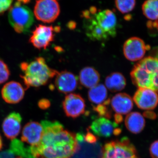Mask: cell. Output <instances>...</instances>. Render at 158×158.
Returning a JSON list of instances; mask_svg holds the SVG:
<instances>
[{
  "mask_svg": "<svg viewBox=\"0 0 158 158\" xmlns=\"http://www.w3.org/2000/svg\"><path fill=\"white\" fill-rule=\"evenodd\" d=\"M43 132L36 146L30 147L35 158H71L77 149L76 135L64 129L58 121L41 122Z\"/></svg>",
  "mask_w": 158,
  "mask_h": 158,
  "instance_id": "cell-1",
  "label": "cell"
},
{
  "mask_svg": "<svg viewBox=\"0 0 158 158\" xmlns=\"http://www.w3.org/2000/svg\"><path fill=\"white\" fill-rule=\"evenodd\" d=\"M94 7L83 13L86 34L92 40L103 41L115 37L117 18L110 9L99 11Z\"/></svg>",
  "mask_w": 158,
  "mask_h": 158,
  "instance_id": "cell-2",
  "label": "cell"
},
{
  "mask_svg": "<svg viewBox=\"0 0 158 158\" xmlns=\"http://www.w3.org/2000/svg\"><path fill=\"white\" fill-rule=\"evenodd\" d=\"M20 68L23 73L20 77L27 88L45 85L59 72L50 68L44 58L40 57L30 62H22Z\"/></svg>",
  "mask_w": 158,
  "mask_h": 158,
  "instance_id": "cell-3",
  "label": "cell"
},
{
  "mask_svg": "<svg viewBox=\"0 0 158 158\" xmlns=\"http://www.w3.org/2000/svg\"><path fill=\"white\" fill-rule=\"evenodd\" d=\"M133 84L138 88H147L158 93V59L148 56L141 59L131 72Z\"/></svg>",
  "mask_w": 158,
  "mask_h": 158,
  "instance_id": "cell-4",
  "label": "cell"
},
{
  "mask_svg": "<svg viewBox=\"0 0 158 158\" xmlns=\"http://www.w3.org/2000/svg\"><path fill=\"white\" fill-rule=\"evenodd\" d=\"M8 19L15 31L19 34L28 33L34 23V14L31 9L19 2L10 8Z\"/></svg>",
  "mask_w": 158,
  "mask_h": 158,
  "instance_id": "cell-5",
  "label": "cell"
},
{
  "mask_svg": "<svg viewBox=\"0 0 158 158\" xmlns=\"http://www.w3.org/2000/svg\"><path fill=\"white\" fill-rule=\"evenodd\" d=\"M100 158H140L134 145L127 137L106 143Z\"/></svg>",
  "mask_w": 158,
  "mask_h": 158,
  "instance_id": "cell-6",
  "label": "cell"
},
{
  "mask_svg": "<svg viewBox=\"0 0 158 158\" xmlns=\"http://www.w3.org/2000/svg\"><path fill=\"white\" fill-rule=\"evenodd\" d=\"M60 12V6L57 0H37L34 7L35 17L44 23L53 22Z\"/></svg>",
  "mask_w": 158,
  "mask_h": 158,
  "instance_id": "cell-7",
  "label": "cell"
},
{
  "mask_svg": "<svg viewBox=\"0 0 158 158\" xmlns=\"http://www.w3.org/2000/svg\"><path fill=\"white\" fill-rule=\"evenodd\" d=\"M55 28L52 26L39 25L32 32L29 41L35 48L46 49L54 41Z\"/></svg>",
  "mask_w": 158,
  "mask_h": 158,
  "instance_id": "cell-8",
  "label": "cell"
},
{
  "mask_svg": "<svg viewBox=\"0 0 158 158\" xmlns=\"http://www.w3.org/2000/svg\"><path fill=\"white\" fill-rule=\"evenodd\" d=\"M150 48L142 39L132 37L127 40L123 47V54L127 60L132 62L140 61L143 59L146 51Z\"/></svg>",
  "mask_w": 158,
  "mask_h": 158,
  "instance_id": "cell-9",
  "label": "cell"
},
{
  "mask_svg": "<svg viewBox=\"0 0 158 158\" xmlns=\"http://www.w3.org/2000/svg\"><path fill=\"white\" fill-rule=\"evenodd\" d=\"M78 142L77 149L71 158H100L102 152V144L98 142L89 144L84 139V134L78 133L76 135Z\"/></svg>",
  "mask_w": 158,
  "mask_h": 158,
  "instance_id": "cell-10",
  "label": "cell"
},
{
  "mask_svg": "<svg viewBox=\"0 0 158 158\" xmlns=\"http://www.w3.org/2000/svg\"><path fill=\"white\" fill-rule=\"evenodd\" d=\"M62 107L66 116L74 118L85 113L86 105L85 100L80 94L71 93L65 97Z\"/></svg>",
  "mask_w": 158,
  "mask_h": 158,
  "instance_id": "cell-11",
  "label": "cell"
},
{
  "mask_svg": "<svg viewBox=\"0 0 158 158\" xmlns=\"http://www.w3.org/2000/svg\"><path fill=\"white\" fill-rule=\"evenodd\" d=\"M114 122L110 121L105 117H100L94 120L89 129L95 135L98 137L109 138L114 135L117 136L121 132V129Z\"/></svg>",
  "mask_w": 158,
  "mask_h": 158,
  "instance_id": "cell-12",
  "label": "cell"
},
{
  "mask_svg": "<svg viewBox=\"0 0 158 158\" xmlns=\"http://www.w3.org/2000/svg\"><path fill=\"white\" fill-rule=\"evenodd\" d=\"M133 100L141 110H153L158 105V93L149 88H138L134 94Z\"/></svg>",
  "mask_w": 158,
  "mask_h": 158,
  "instance_id": "cell-13",
  "label": "cell"
},
{
  "mask_svg": "<svg viewBox=\"0 0 158 158\" xmlns=\"http://www.w3.org/2000/svg\"><path fill=\"white\" fill-rule=\"evenodd\" d=\"M22 120V116L17 112H12L6 116L2 124L3 132L6 138L14 140L19 135Z\"/></svg>",
  "mask_w": 158,
  "mask_h": 158,
  "instance_id": "cell-14",
  "label": "cell"
},
{
  "mask_svg": "<svg viewBox=\"0 0 158 158\" xmlns=\"http://www.w3.org/2000/svg\"><path fill=\"white\" fill-rule=\"evenodd\" d=\"M43 128L41 123L31 121L24 127L22 132L21 141L30 144L31 146L37 145L42 138Z\"/></svg>",
  "mask_w": 158,
  "mask_h": 158,
  "instance_id": "cell-15",
  "label": "cell"
},
{
  "mask_svg": "<svg viewBox=\"0 0 158 158\" xmlns=\"http://www.w3.org/2000/svg\"><path fill=\"white\" fill-rule=\"evenodd\" d=\"M25 95V89L19 82L11 81L7 83L2 90V96L6 102L11 104L18 103Z\"/></svg>",
  "mask_w": 158,
  "mask_h": 158,
  "instance_id": "cell-16",
  "label": "cell"
},
{
  "mask_svg": "<svg viewBox=\"0 0 158 158\" xmlns=\"http://www.w3.org/2000/svg\"><path fill=\"white\" fill-rule=\"evenodd\" d=\"M55 85L57 90L62 93L68 94L74 91L78 85L77 79L73 73L63 71L56 75Z\"/></svg>",
  "mask_w": 158,
  "mask_h": 158,
  "instance_id": "cell-17",
  "label": "cell"
},
{
  "mask_svg": "<svg viewBox=\"0 0 158 158\" xmlns=\"http://www.w3.org/2000/svg\"><path fill=\"white\" fill-rule=\"evenodd\" d=\"M110 102L113 110L121 115L129 113L134 106L131 97L125 93L117 94L113 97Z\"/></svg>",
  "mask_w": 158,
  "mask_h": 158,
  "instance_id": "cell-18",
  "label": "cell"
},
{
  "mask_svg": "<svg viewBox=\"0 0 158 158\" xmlns=\"http://www.w3.org/2000/svg\"><path fill=\"white\" fill-rule=\"evenodd\" d=\"M125 124L131 133L138 134L141 133L145 125L144 116L139 112L128 113L125 119Z\"/></svg>",
  "mask_w": 158,
  "mask_h": 158,
  "instance_id": "cell-19",
  "label": "cell"
},
{
  "mask_svg": "<svg viewBox=\"0 0 158 158\" xmlns=\"http://www.w3.org/2000/svg\"><path fill=\"white\" fill-rule=\"evenodd\" d=\"M100 80V74L93 67H85L81 71L79 74L80 83L86 88L95 87L98 85Z\"/></svg>",
  "mask_w": 158,
  "mask_h": 158,
  "instance_id": "cell-20",
  "label": "cell"
},
{
  "mask_svg": "<svg viewBox=\"0 0 158 158\" xmlns=\"http://www.w3.org/2000/svg\"><path fill=\"white\" fill-rule=\"evenodd\" d=\"M105 85L111 92H116L123 90L126 85V80L122 74L114 72L106 77Z\"/></svg>",
  "mask_w": 158,
  "mask_h": 158,
  "instance_id": "cell-21",
  "label": "cell"
},
{
  "mask_svg": "<svg viewBox=\"0 0 158 158\" xmlns=\"http://www.w3.org/2000/svg\"><path fill=\"white\" fill-rule=\"evenodd\" d=\"M107 96V88L105 85L102 84L90 88L88 91V99L94 104L99 105L104 103L106 100Z\"/></svg>",
  "mask_w": 158,
  "mask_h": 158,
  "instance_id": "cell-22",
  "label": "cell"
},
{
  "mask_svg": "<svg viewBox=\"0 0 158 158\" xmlns=\"http://www.w3.org/2000/svg\"><path fill=\"white\" fill-rule=\"evenodd\" d=\"M143 14L151 21L158 20V0H146L142 6Z\"/></svg>",
  "mask_w": 158,
  "mask_h": 158,
  "instance_id": "cell-23",
  "label": "cell"
},
{
  "mask_svg": "<svg viewBox=\"0 0 158 158\" xmlns=\"http://www.w3.org/2000/svg\"><path fill=\"white\" fill-rule=\"evenodd\" d=\"M117 9L123 14L132 11L136 5V0H115Z\"/></svg>",
  "mask_w": 158,
  "mask_h": 158,
  "instance_id": "cell-24",
  "label": "cell"
},
{
  "mask_svg": "<svg viewBox=\"0 0 158 158\" xmlns=\"http://www.w3.org/2000/svg\"><path fill=\"white\" fill-rule=\"evenodd\" d=\"M110 102V100L107 99L104 103L94 107V110L98 113L99 116H104L107 118H111V113L107 107Z\"/></svg>",
  "mask_w": 158,
  "mask_h": 158,
  "instance_id": "cell-25",
  "label": "cell"
},
{
  "mask_svg": "<svg viewBox=\"0 0 158 158\" xmlns=\"http://www.w3.org/2000/svg\"><path fill=\"white\" fill-rule=\"evenodd\" d=\"M10 73L7 64L0 60V85L5 83L9 78Z\"/></svg>",
  "mask_w": 158,
  "mask_h": 158,
  "instance_id": "cell-26",
  "label": "cell"
},
{
  "mask_svg": "<svg viewBox=\"0 0 158 158\" xmlns=\"http://www.w3.org/2000/svg\"><path fill=\"white\" fill-rule=\"evenodd\" d=\"M84 139L86 142L89 144H95L98 142V138L94 134L90 132L89 130L85 135H84Z\"/></svg>",
  "mask_w": 158,
  "mask_h": 158,
  "instance_id": "cell-27",
  "label": "cell"
},
{
  "mask_svg": "<svg viewBox=\"0 0 158 158\" xmlns=\"http://www.w3.org/2000/svg\"><path fill=\"white\" fill-rule=\"evenodd\" d=\"M13 0H0V14L10 8Z\"/></svg>",
  "mask_w": 158,
  "mask_h": 158,
  "instance_id": "cell-28",
  "label": "cell"
},
{
  "mask_svg": "<svg viewBox=\"0 0 158 158\" xmlns=\"http://www.w3.org/2000/svg\"><path fill=\"white\" fill-rule=\"evenodd\" d=\"M149 152L152 158H158V140L154 141L149 148Z\"/></svg>",
  "mask_w": 158,
  "mask_h": 158,
  "instance_id": "cell-29",
  "label": "cell"
},
{
  "mask_svg": "<svg viewBox=\"0 0 158 158\" xmlns=\"http://www.w3.org/2000/svg\"><path fill=\"white\" fill-rule=\"evenodd\" d=\"M50 102L47 99H42L38 103V106L42 110H46L50 106Z\"/></svg>",
  "mask_w": 158,
  "mask_h": 158,
  "instance_id": "cell-30",
  "label": "cell"
},
{
  "mask_svg": "<svg viewBox=\"0 0 158 158\" xmlns=\"http://www.w3.org/2000/svg\"><path fill=\"white\" fill-rule=\"evenodd\" d=\"M0 158H16V156L10 149L0 152Z\"/></svg>",
  "mask_w": 158,
  "mask_h": 158,
  "instance_id": "cell-31",
  "label": "cell"
},
{
  "mask_svg": "<svg viewBox=\"0 0 158 158\" xmlns=\"http://www.w3.org/2000/svg\"><path fill=\"white\" fill-rule=\"evenodd\" d=\"M147 26L149 28L156 29L158 32V20L156 21H149L147 23Z\"/></svg>",
  "mask_w": 158,
  "mask_h": 158,
  "instance_id": "cell-32",
  "label": "cell"
},
{
  "mask_svg": "<svg viewBox=\"0 0 158 158\" xmlns=\"http://www.w3.org/2000/svg\"><path fill=\"white\" fill-rule=\"evenodd\" d=\"M114 120L115 122L117 124L118 123H121L123 121V117L120 114H117L116 113L114 116Z\"/></svg>",
  "mask_w": 158,
  "mask_h": 158,
  "instance_id": "cell-33",
  "label": "cell"
},
{
  "mask_svg": "<svg viewBox=\"0 0 158 158\" xmlns=\"http://www.w3.org/2000/svg\"><path fill=\"white\" fill-rule=\"evenodd\" d=\"M3 146V140L2 136L0 135V151L2 148Z\"/></svg>",
  "mask_w": 158,
  "mask_h": 158,
  "instance_id": "cell-34",
  "label": "cell"
},
{
  "mask_svg": "<svg viewBox=\"0 0 158 158\" xmlns=\"http://www.w3.org/2000/svg\"><path fill=\"white\" fill-rule=\"evenodd\" d=\"M17 1H18V2H20L21 3L22 2L26 4V3L29 2L31 0H17Z\"/></svg>",
  "mask_w": 158,
  "mask_h": 158,
  "instance_id": "cell-35",
  "label": "cell"
},
{
  "mask_svg": "<svg viewBox=\"0 0 158 158\" xmlns=\"http://www.w3.org/2000/svg\"><path fill=\"white\" fill-rule=\"evenodd\" d=\"M16 156V158H29V157H27L23 156H18L17 155H15Z\"/></svg>",
  "mask_w": 158,
  "mask_h": 158,
  "instance_id": "cell-36",
  "label": "cell"
}]
</instances>
